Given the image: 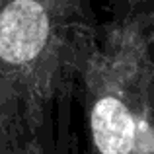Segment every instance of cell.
Here are the masks:
<instances>
[{
  "mask_svg": "<svg viewBox=\"0 0 154 154\" xmlns=\"http://www.w3.org/2000/svg\"><path fill=\"white\" fill-rule=\"evenodd\" d=\"M92 135L102 154H131L135 121L117 98H102L92 111Z\"/></svg>",
  "mask_w": 154,
  "mask_h": 154,
  "instance_id": "cell-2",
  "label": "cell"
},
{
  "mask_svg": "<svg viewBox=\"0 0 154 154\" xmlns=\"http://www.w3.org/2000/svg\"><path fill=\"white\" fill-rule=\"evenodd\" d=\"M49 22L35 0H14L0 14V57L6 63H27L47 41Z\"/></svg>",
  "mask_w": 154,
  "mask_h": 154,
  "instance_id": "cell-1",
  "label": "cell"
}]
</instances>
